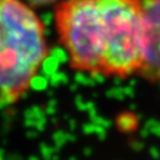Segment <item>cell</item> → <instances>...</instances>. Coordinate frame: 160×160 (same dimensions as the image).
<instances>
[{
    "label": "cell",
    "instance_id": "2",
    "mask_svg": "<svg viewBox=\"0 0 160 160\" xmlns=\"http://www.w3.org/2000/svg\"><path fill=\"white\" fill-rule=\"evenodd\" d=\"M45 28L24 0H0V107L30 90L48 57Z\"/></svg>",
    "mask_w": 160,
    "mask_h": 160
},
{
    "label": "cell",
    "instance_id": "3",
    "mask_svg": "<svg viewBox=\"0 0 160 160\" xmlns=\"http://www.w3.org/2000/svg\"><path fill=\"white\" fill-rule=\"evenodd\" d=\"M142 62L138 75L152 82L160 81V0H141Z\"/></svg>",
    "mask_w": 160,
    "mask_h": 160
},
{
    "label": "cell",
    "instance_id": "1",
    "mask_svg": "<svg viewBox=\"0 0 160 160\" xmlns=\"http://www.w3.org/2000/svg\"><path fill=\"white\" fill-rule=\"evenodd\" d=\"M55 25L72 70L120 78L138 75L141 0H64L55 7Z\"/></svg>",
    "mask_w": 160,
    "mask_h": 160
},
{
    "label": "cell",
    "instance_id": "4",
    "mask_svg": "<svg viewBox=\"0 0 160 160\" xmlns=\"http://www.w3.org/2000/svg\"><path fill=\"white\" fill-rule=\"evenodd\" d=\"M24 1L33 8V7H44V6H49V5H51V4H55L57 0H24Z\"/></svg>",
    "mask_w": 160,
    "mask_h": 160
}]
</instances>
